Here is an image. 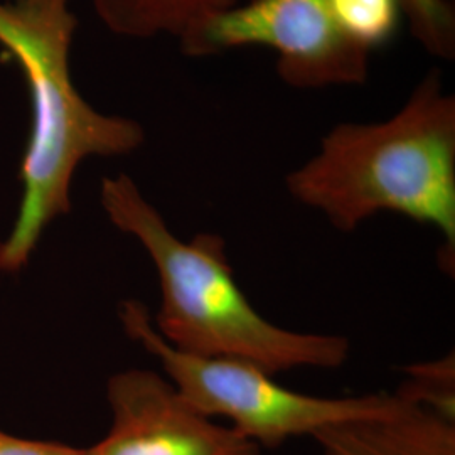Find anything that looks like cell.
<instances>
[{"mask_svg":"<svg viewBox=\"0 0 455 455\" xmlns=\"http://www.w3.org/2000/svg\"><path fill=\"white\" fill-rule=\"evenodd\" d=\"M100 199L112 225L142 244L157 270L161 306L152 324L174 349L242 361L270 374L346 364L347 338L285 329L250 304L220 235L201 231L180 240L127 174L101 180Z\"/></svg>","mask_w":455,"mask_h":455,"instance_id":"cell-2","label":"cell"},{"mask_svg":"<svg viewBox=\"0 0 455 455\" xmlns=\"http://www.w3.org/2000/svg\"><path fill=\"white\" fill-rule=\"evenodd\" d=\"M250 0H93L97 14L116 34L146 39L182 34L208 17Z\"/></svg>","mask_w":455,"mask_h":455,"instance_id":"cell-8","label":"cell"},{"mask_svg":"<svg viewBox=\"0 0 455 455\" xmlns=\"http://www.w3.org/2000/svg\"><path fill=\"white\" fill-rule=\"evenodd\" d=\"M344 33L363 48L373 49L388 43L398 28L400 0H331Z\"/></svg>","mask_w":455,"mask_h":455,"instance_id":"cell-9","label":"cell"},{"mask_svg":"<svg viewBox=\"0 0 455 455\" xmlns=\"http://www.w3.org/2000/svg\"><path fill=\"white\" fill-rule=\"evenodd\" d=\"M108 434L83 455H261L229 425L199 413L174 383L150 370H127L107 383Z\"/></svg>","mask_w":455,"mask_h":455,"instance_id":"cell-6","label":"cell"},{"mask_svg":"<svg viewBox=\"0 0 455 455\" xmlns=\"http://www.w3.org/2000/svg\"><path fill=\"white\" fill-rule=\"evenodd\" d=\"M415 39L430 54L452 60L455 52V9L451 0H400Z\"/></svg>","mask_w":455,"mask_h":455,"instance_id":"cell-11","label":"cell"},{"mask_svg":"<svg viewBox=\"0 0 455 455\" xmlns=\"http://www.w3.org/2000/svg\"><path fill=\"white\" fill-rule=\"evenodd\" d=\"M132 341L161 363L164 373L199 413L227 419L229 427L260 449H278L297 437H314L339 423L381 417L402 405L396 393L327 398L282 387L275 374L233 359L199 358L164 341L140 300L118 309Z\"/></svg>","mask_w":455,"mask_h":455,"instance_id":"cell-4","label":"cell"},{"mask_svg":"<svg viewBox=\"0 0 455 455\" xmlns=\"http://www.w3.org/2000/svg\"><path fill=\"white\" fill-rule=\"evenodd\" d=\"M69 2H0V46L22 69L33 105L22 196L14 227L0 242V274L22 272L46 228L71 212V182L84 159L125 156L146 139L139 122L98 112L76 90L69 49L78 20Z\"/></svg>","mask_w":455,"mask_h":455,"instance_id":"cell-3","label":"cell"},{"mask_svg":"<svg viewBox=\"0 0 455 455\" xmlns=\"http://www.w3.org/2000/svg\"><path fill=\"white\" fill-rule=\"evenodd\" d=\"M312 439L324 455H455V420L402 398L387 415L332 425Z\"/></svg>","mask_w":455,"mask_h":455,"instance_id":"cell-7","label":"cell"},{"mask_svg":"<svg viewBox=\"0 0 455 455\" xmlns=\"http://www.w3.org/2000/svg\"><path fill=\"white\" fill-rule=\"evenodd\" d=\"M285 186L341 233L379 212L437 228L440 260L454 272L455 97L443 92L439 71H430L388 120L336 125Z\"/></svg>","mask_w":455,"mask_h":455,"instance_id":"cell-1","label":"cell"},{"mask_svg":"<svg viewBox=\"0 0 455 455\" xmlns=\"http://www.w3.org/2000/svg\"><path fill=\"white\" fill-rule=\"evenodd\" d=\"M180 43L191 58L272 48L282 82L302 90L363 84L370 75L371 51L344 33L331 0H250L197 22Z\"/></svg>","mask_w":455,"mask_h":455,"instance_id":"cell-5","label":"cell"},{"mask_svg":"<svg viewBox=\"0 0 455 455\" xmlns=\"http://www.w3.org/2000/svg\"><path fill=\"white\" fill-rule=\"evenodd\" d=\"M0 455H83V449L63 442L24 439L0 428Z\"/></svg>","mask_w":455,"mask_h":455,"instance_id":"cell-12","label":"cell"},{"mask_svg":"<svg viewBox=\"0 0 455 455\" xmlns=\"http://www.w3.org/2000/svg\"><path fill=\"white\" fill-rule=\"evenodd\" d=\"M396 395L413 405L428 408L455 420L454 353L430 363L411 364Z\"/></svg>","mask_w":455,"mask_h":455,"instance_id":"cell-10","label":"cell"}]
</instances>
